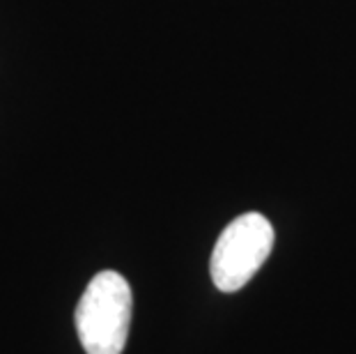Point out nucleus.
Segmentation results:
<instances>
[{
	"instance_id": "1",
	"label": "nucleus",
	"mask_w": 356,
	"mask_h": 354,
	"mask_svg": "<svg viewBox=\"0 0 356 354\" xmlns=\"http://www.w3.org/2000/svg\"><path fill=\"white\" fill-rule=\"evenodd\" d=\"M134 297L127 278L118 272H99L88 283L76 306V331L88 354H122Z\"/></svg>"
},
{
	"instance_id": "2",
	"label": "nucleus",
	"mask_w": 356,
	"mask_h": 354,
	"mask_svg": "<svg viewBox=\"0 0 356 354\" xmlns=\"http://www.w3.org/2000/svg\"><path fill=\"white\" fill-rule=\"evenodd\" d=\"M274 248V228L267 216L246 212L223 228L211 253V281L221 292H237L260 272Z\"/></svg>"
}]
</instances>
